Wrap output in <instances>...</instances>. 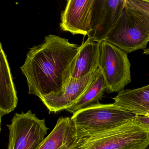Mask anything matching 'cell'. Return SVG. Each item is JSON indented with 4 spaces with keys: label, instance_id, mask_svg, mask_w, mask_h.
<instances>
[{
    "label": "cell",
    "instance_id": "6da1fadb",
    "mask_svg": "<svg viewBox=\"0 0 149 149\" xmlns=\"http://www.w3.org/2000/svg\"><path fill=\"white\" fill-rule=\"evenodd\" d=\"M80 46L54 35L28 52L20 68L26 79L29 94L40 98L61 92L69 81L80 52Z\"/></svg>",
    "mask_w": 149,
    "mask_h": 149
},
{
    "label": "cell",
    "instance_id": "7a4b0ae2",
    "mask_svg": "<svg viewBox=\"0 0 149 149\" xmlns=\"http://www.w3.org/2000/svg\"><path fill=\"white\" fill-rule=\"evenodd\" d=\"M149 145V129L136 117L110 129L77 130L74 149H146Z\"/></svg>",
    "mask_w": 149,
    "mask_h": 149
},
{
    "label": "cell",
    "instance_id": "3957f363",
    "mask_svg": "<svg viewBox=\"0 0 149 149\" xmlns=\"http://www.w3.org/2000/svg\"><path fill=\"white\" fill-rule=\"evenodd\" d=\"M99 68L109 94L119 93L131 82V63L127 54L106 40L100 42Z\"/></svg>",
    "mask_w": 149,
    "mask_h": 149
},
{
    "label": "cell",
    "instance_id": "277c9868",
    "mask_svg": "<svg viewBox=\"0 0 149 149\" xmlns=\"http://www.w3.org/2000/svg\"><path fill=\"white\" fill-rule=\"evenodd\" d=\"M135 114L113 104H95L73 114L71 120L77 130H102L125 123L136 118Z\"/></svg>",
    "mask_w": 149,
    "mask_h": 149
},
{
    "label": "cell",
    "instance_id": "5b68a950",
    "mask_svg": "<svg viewBox=\"0 0 149 149\" xmlns=\"http://www.w3.org/2000/svg\"><path fill=\"white\" fill-rule=\"evenodd\" d=\"M9 130L8 149H38L47 133L45 119H40L32 111L16 113Z\"/></svg>",
    "mask_w": 149,
    "mask_h": 149
},
{
    "label": "cell",
    "instance_id": "8992f818",
    "mask_svg": "<svg viewBox=\"0 0 149 149\" xmlns=\"http://www.w3.org/2000/svg\"><path fill=\"white\" fill-rule=\"evenodd\" d=\"M105 40L128 54L146 49L149 35L125 10Z\"/></svg>",
    "mask_w": 149,
    "mask_h": 149
},
{
    "label": "cell",
    "instance_id": "52a82bcc",
    "mask_svg": "<svg viewBox=\"0 0 149 149\" xmlns=\"http://www.w3.org/2000/svg\"><path fill=\"white\" fill-rule=\"evenodd\" d=\"M125 0H94L91 32L88 39L101 42L105 40L125 9Z\"/></svg>",
    "mask_w": 149,
    "mask_h": 149
},
{
    "label": "cell",
    "instance_id": "ba28073f",
    "mask_svg": "<svg viewBox=\"0 0 149 149\" xmlns=\"http://www.w3.org/2000/svg\"><path fill=\"white\" fill-rule=\"evenodd\" d=\"M100 69L81 78H70L65 88L61 92L50 93L40 98L51 112L66 110L73 106L84 95L91 84L97 77Z\"/></svg>",
    "mask_w": 149,
    "mask_h": 149
},
{
    "label": "cell",
    "instance_id": "9c48e42d",
    "mask_svg": "<svg viewBox=\"0 0 149 149\" xmlns=\"http://www.w3.org/2000/svg\"><path fill=\"white\" fill-rule=\"evenodd\" d=\"M94 0H69L61 16L63 31L73 35L88 36L91 32V13Z\"/></svg>",
    "mask_w": 149,
    "mask_h": 149
},
{
    "label": "cell",
    "instance_id": "30bf717a",
    "mask_svg": "<svg viewBox=\"0 0 149 149\" xmlns=\"http://www.w3.org/2000/svg\"><path fill=\"white\" fill-rule=\"evenodd\" d=\"M77 130L69 117L60 118L53 130L42 141L38 149H74Z\"/></svg>",
    "mask_w": 149,
    "mask_h": 149
},
{
    "label": "cell",
    "instance_id": "8fae6325",
    "mask_svg": "<svg viewBox=\"0 0 149 149\" xmlns=\"http://www.w3.org/2000/svg\"><path fill=\"white\" fill-rule=\"evenodd\" d=\"M18 98L6 55L0 43V117L14 110Z\"/></svg>",
    "mask_w": 149,
    "mask_h": 149
},
{
    "label": "cell",
    "instance_id": "7c38bea8",
    "mask_svg": "<svg viewBox=\"0 0 149 149\" xmlns=\"http://www.w3.org/2000/svg\"><path fill=\"white\" fill-rule=\"evenodd\" d=\"M113 104L136 116L146 115L149 111V84L133 89L124 90L112 97Z\"/></svg>",
    "mask_w": 149,
    "mask_h": 149
},
{
    "label": "cell",
    "instance_id": "4fadbf2b",
    "mask_svg": "<svg viewBox=\"0 0 149 149\" xmlns=\"http://www.w3.org/2000/svg\"><path fill=\"white\" fill-rule=\"evenodd\" d=\"M99 54L100 42L88 39L83 42L71 78H81L98 69Z\"/></svg>",
    "mask_w": 149,
    "mask_h": 149
},
{
    "label": "cell",
    "instance_id": "5bb4252c",
    "mask_svg": "<svg viewBox=\"0 0 149 149\" xmlns=\"http://www.w3.org/2000/svg\"><path fill=\"white\" fill-rule=\"evenodd\" d=\"M106 88L105 80L101 70L97 77L81 98L73 106L66 110L74 114L80 110L98 103L103 97L104 92L106 91Z\"/></svg>",
    "mask_w": 149,
    "mask_h": 149
},
{
    "label": "cell",
    "instance_id": "9a60e30c",
    "mask_svg": "<svg viewBox=\"0 0 149 149\" xmlns=\"http://www.w3.org/2000/svg\"><path fill=\"white\" fill-rule=\"evenodd\" d=\"M125 10L149 35V0H125Z\"/></svg>",
    "mask_w": 149,
    "mask_h": 149
},
{
    "label": "cell",
    "instance_id": "2e32d148",
    "mask_svg": "<svg viewBox=\"0 0 149 149\" xmlns=\"http://www.w3.org/2000/svg\"><path fill=\"white\" fill-rule=\"evenodd\" d=\"M136 118L140 123L149 129V116H136Z\"/></svg>",
    "mask_w": 149,
    "mask_h": 149
},
{
    "label": "cell",
    "instance_id": "e0dca14e",
    "mask_svg": "<svg viewBox=\"0 0 149 149\" xmlns=\"http://www.w3.org/2000/svg\"><path fill=\"white\" fill-rule=\"evenodd\" d=\"M143 54L145 55H149V48L148 49L143 50Z\"/></svg>",
    "mask_w": 149,
    "mask_h": 149
},
{
    "label": "cell",
    "instance_id": "ac0fdd59",
    "mask_svg": "<svg viewBox=\"0 0 149 149\" xmlns=\"http://www.w3.org/2000/svg\"><path fill=\"white\" fill-rule=\"evenodd\" d=\"M145 116H149V112H148V113H147V114H146V115H145Z\"/></svg>",
    "mask_w": 149,
    "mask_h": 149
},
{
    "label": "cell",
    "instance_id": "d6986e66",
    "mask_svg": "<svg viewBox=\"0 0 149 149\" xmlns=\"http://www.w3.org/2000/svg\"><path fill=\"white\" fill-rule=\"evenodd\" d=\"M146 149H149V145H148V146H147V147H146Z\"/></svg>",
    "mask_w": 149,
    "mask_h": 149
}]
</instances>
